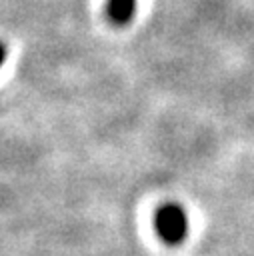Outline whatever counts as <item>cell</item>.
Returning a JSON list of instances; mask_svg holds the SVG:
<instances>
[{
    "mask_svg": "<svg viewBox=\"0 0 254 256\" xmlns=\"http://www.w3.org/2000/svg\"><path fill=\"white\" fill-rule=\"evenodd\" d=\"M156 232L158 236L168 244V246H178L184 238H186V232H188V220H186V214L184 210L178 206V204H164L158 208L156 212Z\"/></svg>",
    "mask_w": 254,
    "mask_h": 256,
    "instance_id": "cell-1",
    "label": "cell"
},
{
    "mask_svg": "<svg viewBox=\"0 0 254 256\" xmlns=\"http://www.w3.org/2000/svg\"><path fill=\"white\" fill-rule=\"evenodd\" d=\"M106 14L114 26H128L136 14V0H108Z\"/></svg>",
    "mask_w": 254,
    "mask_h": 256,
    "instance_id": "cell-2",
    "label": "cell"
},
{
    "mask_svg": "<svg viewBox=\"0 0 254 256\" xmlns=\"http://www.w3.org/2000/svg\"><path fill=\"white\" fill-rule=\"evenodd\" d=\"M6 52H8V50H6V46L0 42V66H2V64H4V60H6Z\"/></svg>",
    "mask_w": 254,
    "mask_h": 256,
    "instance_id": "cell-3",
    "label": "cell"
}]
</instances>
